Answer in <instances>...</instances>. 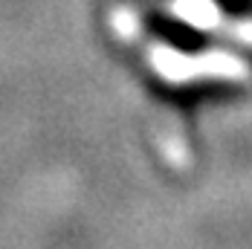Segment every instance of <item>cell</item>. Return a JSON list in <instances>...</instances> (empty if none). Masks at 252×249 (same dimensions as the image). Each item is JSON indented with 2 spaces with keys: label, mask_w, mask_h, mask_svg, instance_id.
Returning <instances> with one entry per match:
<instances>
[{
  "label": "cell",
  "mask_w": 252,
  "mask_h": 249,
  "mask_svg": "<svg viewBox=\"0 0 252 249\" xmlns=\"http://www.w3.org/2000/svg\"><path fill=\"white\" fill-rule=\"evenodd\" d=\"M145 29L157 41H162L165 47H171L174 52H183V55H200L212 44L200 26L189 24L177 15H168V12H148L145 15Z\"/></svg>",
  "instance_id": "cell-1"
}]
</instances>
